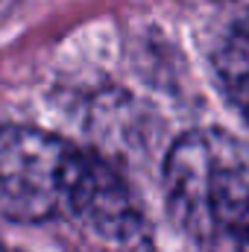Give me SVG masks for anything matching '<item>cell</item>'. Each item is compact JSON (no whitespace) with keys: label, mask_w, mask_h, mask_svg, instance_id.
<instances>
[{"label":"cell","mask_w":249,"mask_h":252,"mask_svg":"<svg viewBox=\"0 0 249 252\" xmlns=\"http://www.w3.org/2000/svg\"><path fill=\"white\" fill-rule=\"evenodd\" d=\"M173 217L199 241L249 232V156L220 132L182 135L164 167Z\"/></svg>","instance_id":"1"},{"label":"cell","mask_w":249,"mask_h":252,"mask_svg":"<svg viewBox=\"0 0 249 252\" xmlns=\"http://www.w3.org/2000/svg\"><path fill=\"white\" fill-rule=\"evenodd\" d=\"M82 158L79 150L50 132L0 126V217L38 223L67 208Z\"/></svg>","instance_id":"2"},{"label":"cell","mask_w":249,"mask_h":252,"mask_svg":"<svg viewBox=\"0 0 249 252\" xmlns=\"http://www.w3.org/2000/svg\"><path fill=\"white\" fill-rule=\"evenodd\" d=\"M67 211L76 214L88 229H94L106 238L126 235L135 220L129 193L121 185V179L91 156L82 158V170H79Z\"/></svg>","instance_id":"3"},{"label":"cell","mask_w":249,"mask_h":252,"mask_svg":"<svg viewBox=\"0 0 249 252\" xmlns=\"http://www.w3.org/2000/svg\"><path fill=\"white\" fill-rule=\"evenodd\" d=\"M217 73L229 100L249 121V30H235L217 53Z\"/></svg>","instance_id":"4"},{"label":"cell","mask_w":249,"mask_h":252,"mask_svg":"<svg viewBox=\"0 0 249 252\" xmlns=\"http://www.w3.org/2000/svg\"><path fill=\"white\" fill-rule=\"evenodd\" d=\"M238 241H241V247H238V252H249V232H244V235H241Z\"/></svg>","instance_id":"5"},{"label":"cell","mask_w":249,"mask_h":252,"mask_svg":"<svg viewBox=\"0 0 249 252\" xmlns=\"http://www.w3.org/2000/svg\"><path fill=\"white\" fill-rule=\"evenodd\" d=\"M0 252H6V250H0Z\"/></svg>","instance_id":"6"}]
</instances>
